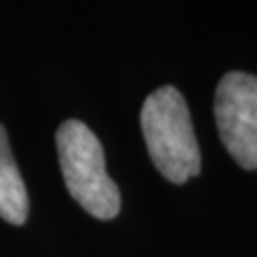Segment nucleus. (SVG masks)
<instances>
[{
  "label": "nucleus",
  "mask_w": 257,
  "mask_h": 257,
  "mask_svg": "<svg viewBox=\"0 0 257 257\" xmlns=\"http://www.w3.org/2000/svg\"><path fill=\"white\" fill-rule=\"evenodd\" d=\"M60 170L71 197L94 219L109 221L120 212V191L105 172L99 138L82 120H64L56 131Z\"/></svg>",
  "instance_id": "obj_2"
},
{
  "label": "nucleus",
  "mask_w": 257,
  "mask_h": 257,
  "mask_svg": "<svg viewBox=\"0 0 257 257\" xmlns=\"http://www.w3.org/2000/svg\"><path fill=\"white\" fill-rule=\"evenodd\" d=\"M0 219L11 225H24L28 219L26 184L13 159L7 128L3 124H0Z\"/></svg>",
  "instance_id": "obj_4"
},
{
  "label": "nucleus",
  "mask_w": 257,
  "mask_h": 257,
  "mask_svg": "<svg viewBox=\"0 0 257 257\" xmlns=\"http://www.w3.org/2000/svg\"><path fill=\"white\" fill-rule=\"evenodd\" d=\"M214 118L225 150L242 167L257 170V77L229 71L214 94Z\"/></svg>",
  "instance_id": "obj_3"
},
{
  "label": "nucleus",
  "mask_w": 257,
  "mask_h": 257,
  "mask_svg": "<svg viewBox=\"0 0 257 257\" xmlns=\"http://www.w3.org/2000/svg\"><path fill=\"white\" fill-rule=\"evenodd\" d=\"M148 155L159 174L184 184L202 172V155L193 131L191 111L180 90L161 86L146 96L140 114Z\"/></svg>",
  "instance_id": "obj_1"
}]
</instances>
